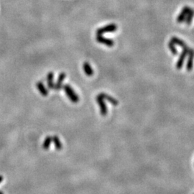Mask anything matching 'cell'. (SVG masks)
<instances>
[{
	"label": "cell",
	"instance_id": "1",
	"mask_svg": "<svg viewBox=\"0 0 194 194\" xmlns=\"http://www.w3.org/2000/svg\"><path fill=\"white\" fill-rule=\"evenodd\" d=\"M63 88L65 93L66 94V96H67L68 98L70 99V101L72 103L76 104L79 102V96H78V95H77V94L73 91V88L68 84L64 85Z\"/></svg>",
	"mask_w": 194,
	"mask_h": 194
},
{
	"label": "cell",
	"instance_id": "2",
	"mask_svg": "<svg viewBox=\"0 0 194 194\" xmlns=\"http://www.w3.org/2000/svg\"><path fill=\"white\" fill-rule=\"evenodd\" d=\"M117 30V26L115 24H110L99 28L96 30V35H103L106 33H114Z\"/></svg>",
	"mask_w": 194,
	"mask_h": 194
},
{
	"label": "cell",
	"instance_id": "3",
	"mask_svg": "<svg viewBox=\"0 0 194 194\" xmlns=\"http://www.w3.org/2000/svg\"><path fill=\"white\" fill-rule=\"evenodd\" d=\"M96 102L97 104H99V108H100V113L102 116H106L107 114V107L105 102L104 101V99L100 95H98L96 96Z\"/></svg>",
	"mask_w": 194,
	"mask_h": 194
},
{
	"label": "cell",
	"instance_id": "4",
	"mask_svg": "<svg viewBox=\"0 0 194 194\" xmlns=\"http://www.w3.org/2000/svg\"><path fill=\"white\" fill-rule=\"evenodd\" d=\"M188 55V58L186 63V70L188 71H191L193 68L194 65V50L193 48H190Z\"/></svg>",
	"mask_w": 194,
	"mask_h": 194
},
{
	"label": "cell",
	"instance_id": "5",
	"mask_svg": "<svg viewBox=\"0 0 194 194\" xmlns=\"http://www.w3.org/2000/svg\"><path fill=\"white\" fill-rule=\"evenodd\" d=\"M189 49H190V48H186V49H183L182 52H181V54L180 55L179 58H178V60L176 63V68H177V69H178V70L182 68L183 66L184 60H185V58H186L187 55H188Z\"/></svg>",
	"mask_w": 194,
	"mask_h": 194
},
{
	"label": "cell",
	"instance_id": "6",
	"mask_svg": "<svg viewBox=\"0 0 194 194\" xmlns=\"http://www.w3.org/2000/svg\"><path fill=\"white\" fill-rule=\"evenodd\" d=\"M96 41L97 42H99V43L103 44V45H106V46L108 47H113L114 45V41L103 37L102 35H97Z\"/></svg>",
	"mask_w": 194,
	"mask_h": 194
},
{
	"label": "cell",
	"instance_id": "7",
	"mask_svg": "<svg viewBox=\"0 0 194 194\" xmlns=\"http://www.w3.org/2000/svg\"><path fill=\"white\" fill-rule=\"evenodd\" d=\"M191 9V8L190 7L185 6L183 8L182 11L181 12V13L178 15V18H177V22L178 23H183L185 22V18H186L187 15L188 14V12H190V10Z\"/></svg>",
	"mask_w": 194,
	"mask_h": 194
},
{
	"label": "cell",
	"instance_id": "8",
	"mask_svg": "<svg viewBox=\"0 0 194 194\" xmlns=\"http://www.w3.org/2000/svg\"><path fill=\"white\" fill-rule=\"evenodd\" d=\"M65 78H66V73H60L58 76V81H57L56 84H55V88L54 90L55 91H59L63 87V82L64 81Z\"/></svg>",
	"mask_w": 194,
	"mask_h": 194
},
{
	"label": "cell",
	"instance_id": "9",
	"mask_svg": "<svg viewBox=\"0 0 194 194\" xmlns=\"http://www.w3.org/2000/svg\"><path fill=\"white\" fill-rule=\"evenodd\" d=\"M36 87H37V90L39 91V92L41 93V95L43 96H47L48 95V91L46 88V87L44 86V84H43L42 81H38V82L36 83Z\"/></svg>",
	"mask_w": 194,
	"mask_h": 194
},
{
	"label": "cell",
	"instance_id": "10",
	"mask_svg": "<svg viewBox=\"0 0 194 194\" xmlns=\"http://www.w3.org/2000/svg\"><path fill=\"white\" fill-rule=\"evenodd\" d=\"M170 41L175 45H179V46L181 47L183 49H186V48H189V47L185 44V43L184 42V41H183L181 39L178 38L177 37H173L171 38V41Z\"/></svg>",
	"mask_w": 194,
	"mask_h": 194
},
{
	"label": "cell",
	"instance_id": "11",
	"mask_svg": "<svg viewBox=\"0 0 194 194\" xmlns=\"http://www.w3.org/2000/svg\"><path fill=\"white\" fill-rule=\"evenodd\" d=\"M53 78L54 74L52 72H50L47 76V84H48V86L49 89L54 90L55 88V84L53 82Z\"/></svg>",
	"mask_w": 194,
	"mask_h": 194
},
{
	"label": "cell",
	"instance_id": "12",
	"mask_svg": "<svg viewBox=\"0 0 194 194\" xmlns=\"http://www.w3.org/2000/svg\"><path fill=\"white\" fill-rule=\"evenodd\" d=\"M99 95H100L104 99H106V100L108 101L109 103H111L112 104L114 105V106H116V105L119 104L118 101H116V99H114V98H113V97L111 96L108 95V94H104V93H102V94H100Z\"/></svg>",
	"mask_w": 194,
	"mask_h": 194
},
{
	"label": "cell",
	"instance_id": "13",
	"mask_svg": "<svg viewBox=\"0 0 194 194\" xmlns=\"http://www.w3.org/2000/svg\"><path fill=\"white\" fill-rule=\"evenodd\" d=\"M83 68H84V72H85L86 76H91L94 74V70H93L91 65H90L88 62H85V63L83 64Z\"/></svg>",
	"mask_w": 194,
	"mask_h": 194
},
{
	"label": "cell",
	"instance_id": "14",
	"mask_svg": "<svg viewBox=\"0 0 194 194\" xmlns=\"http://www.w3.org/2000/svg\"><path fill=\"white\" fill-rule=\"evenodd\" d=\"M52 142H54V145H55V148L58 150H60L63 148V145H62V142H60V139L58 138V136L55 135L52 138Z\"/></svg>",
	"mask_w": 194,
	"mask_h": 194
},
{
	"label": "cell",
	"instance_id": "15",
	"mask_svg": "<svg viewBox=\"0 0 194 194\" xmlns=\"http://www.w3.org/2000/svg\"><path fill=\"white\" fill-rule=\"evenodd\" d=\"M193 17H194V9H191V10H190V12H188V15H187L186 18H185V23H186L187 25H190L191 24Z\"/></svg>",
	"mask_w": 194,
	"mask_h": 194
},
{
	"label": "cell",
	"instance_id": "16",
	"mask_svg": "<svg viewBox=\"0 0 194 194\" xmlns=\"http://www.w3.org/2000/svg\"><path fill=\"white\" fill-rule=\"evenodd\" d=\"M51 142H52V137L50 136H48L46 137L44 140L43 144V148L45 150L48 149L50 148V145Z\"/></svg>",
	"mask_w": 194,
	"mask_h": 194
},
{
	"label": "cell",
	"instance_id": "17",
	"mask_svg": "<svg viewBox=\"0 0 194 194\" xmlns=\"http://www.w3.org/2000/svg\"><path fill=\"white\" fill-rule=\"evenodd\" d=\"M168 48L173 55H176L177 54H178V50H177V48H176V47H175V45L173 44L171 41H170V42L168 43Z\"/></svg>",
	"mask_w": 194,
	"mask_h": 194
},
{
	"label": "cell",
	"instance_id": "18",
	"mask_svg": "<svg viewBox=\"0 0 194 194\" xmlns=\"http://www.w3.org/2000/svg\"><path fill=\"white\" fill-rule=\"evenodd\" d=\"M3 180H4V178H3V176H2L1 175H0V183L3 181Z\"/></svg>",
	"mask_w": 194,
	"mask_h": 194
},
{
	"label": "cell",
	"instance_id": "19",
	"mask_svg": "<svg viewBox=\"0 0 194 194\" xmlns=\"http://www.w3.org/2000/svg\"><path fill=\"white\" fill-rule=\"evenodd\" d=\"M0 194H4V193L2 192V191H0Z\"/></svg>",
	"mask_w": 194,
	"mask_h": 194
}]
</instances>
